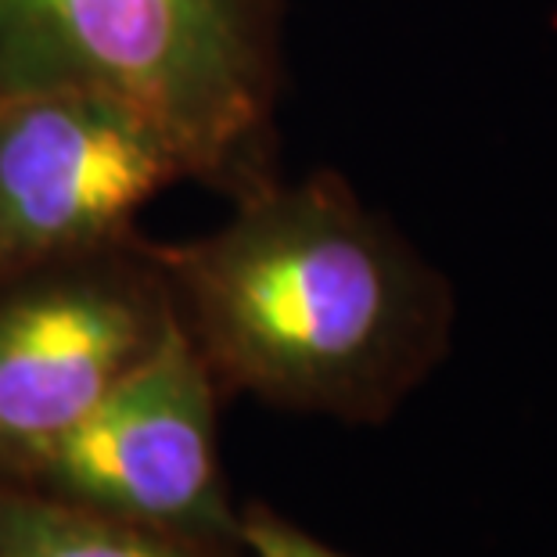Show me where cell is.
I'll list each match as a JSON object with an SVG mask.
<instances>
[{"label": "cell", "instance_id": "obj_1", "mask_svg": "<svg viewBox=\"0 0 557 557\" xmlns=\"http://www.w3.org/2000/svg\"><path fill=\"white\" fill-rule=\"evenodd\" d=\"M216 231L151 242L220 393L382 424L446 360L454 284L335 170L270 176Z\"/></svg>", "mask_w": 557, "mask_h": 557}, {"label": "cell", "instance_id": "obj_2", "mask_svg": "<svg viewBox=\"0 0 557 557\" xmlns=\"http://www.w3.org/2000/svg\"><path fill=\"white\" fill-rule=\"evenodd\" d=\"M288 0H0V94L90 90L156 120L191 181L277 176Z\"/></svg>", "mask_w": 557, "mask_h": 557}, {"label": "cell", "instance_id": "obj_3", "mask_svg": "<svg viewBox=\"0 0 557 557\" xmlns=\"http://www.w3.org/2000/svg\"><path fill=\"white\" fill-rule=\"evenodd\" d=\"M220 385L173 320L98 407L0 479L170 536L242 550L220 471Z\"/></svg>", "mask_w": 557, "mask_h": 557}, {"label": "cell", "instance_id": "obj_4", "mask_svg": "<svg viewBox=\"0 0 557 557\" xmlns=\"http://www.w3.org/2000/svg\"><path fill=\"white\" fill-rule=\"evenodd\" d=\"M173 320L145 234L0 277V475L98 407Z\"/></svg>", "mask_w": 557, "mask_h": 557}, {"label": "cell", "instance_id": "obj_5", "mask_svg": "<svg viewBox=\"0 0 557 557\" xmlns=\"http://www.w3.org/2000/svg\"><path fill=\"white\" fill-rule=\"evenodd\" d=\"M181 181V148L126 101L0 94V277L137 238L140 209Z\"/></svg>", "mask_w": 557, "mask_h": 557}, {"label": "cell", "instance_id": "obj_6", "mask_svg": "<svg viewBox=\"0 0 557 557\" xmlns=\"http://www.w3.org/2000/svg\"><path fill=\"white\" fill-rule=\"evenodd\" d=\"M0 557H245L0 479Z\"/></svg>", "mask_w": 557, "mask_h": 557}, {"label": "cell", "instance_id": "obj_7", "mask_svg": "<svg viewBox=\"0 0 557 557\" xmlns=\"http://www.w3.org/2000/svg\"><path fill=\"white\" fill-rule=\"evenodd\" d=\"M238 532L248 557H346L267 504H248L238 511Z\"/></svg>", "mask_w": 557, "mask_h": 557}]
</instances>
